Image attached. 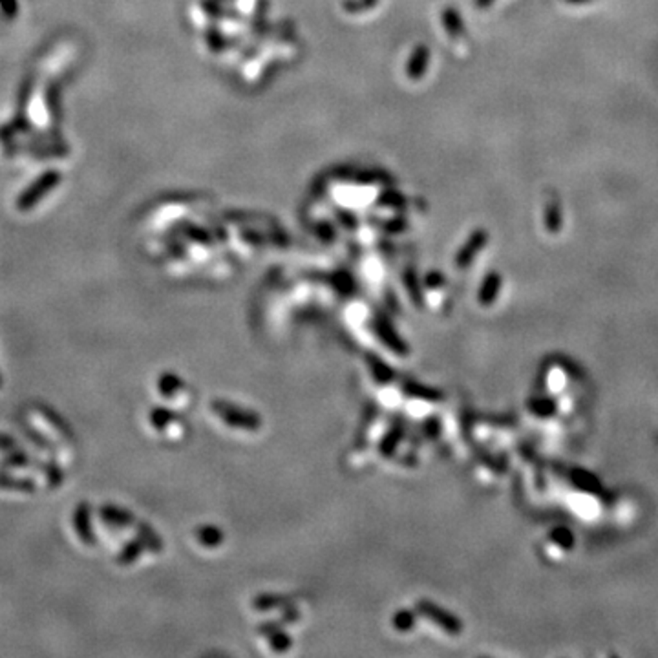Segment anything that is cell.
Segmentation results:
<instances>
[{"mask_svg":"<svg viewBox=\"0 0 658 658\" xmlns=\"http://www.w3.org/2000/svg\"><path fill=\"white\" fill-rule=\"evenodd\" d=\"M392 625L397 629L399 633H408V631H412L413 625H415V613L410 611V609H401V611H397V613L393 614Z\"/></svg>","mask_w":658,"mask_h":658,"instance_id":"17","label":"cell"},{"mask_svg":"<svg viewBox=\"0 0 658 658\" xmlns=\"http://www.w3.org/2000/svg\"><path fill=\"white\" fill-rule=\"evenodd\" d=\"M39 470L46 476L50 488L60 487V483H62V479H64V472H62V468H60L59 462L53 461V459L42 461V465H40Z\"/></svg>","mask_w":658,"mask_h":658,"instance_id":"16","label":"cell"},{"mask_svg":"<svg viewBox=\"0 0 658 658\" xmlns=\"http://www.w3.org/2000/svg\"><path fill=\"white\" fill-rule=\"evenodd\" d=\"M39 412H40V415H42V417L46 419V421L50 422L51 426L55 428V430L60 433V435H64L66 439H71V430H70V426H68V422H66L64 419L60 417V415L55 412V410H51L50 406H42V404H40V406H39Z\"/></svg>","mask_w":658,"mask_h":658,"instance_id":"13","label":"cell"},{"mask_svg":"<svg viewBox=\"0 0 658 658\" xmlns=\"http://www.w3.org/2000/svg\"><path fill=\"white\" fill-rule=\"evenodd\" d=\"M402 392L406 393L408 397L424 399V401H441L442 399V395L438 390L422 386V384H417V382H406V384L402 386Z\"/></svg>","mask_w":658,"mask_h":658,"instance_id":"9","label":"cell"},{"mask_svg":"<svg viewBox=\"0 0 658 658\" xmlns=\"http://www.w3.org/2000/svg\"><path fill=\"white\" fill-rule=\"evenodd\" d=\"M373 326H375V333H377V337L381 338V340L384 342V344H386V346L390 347L393 353H397V355H401V357L408 355L406 342L399 337L397 331L393 329L390 322L384 320V318H381V320L375 322Z\"/></svg>","mask_w":658,"mask_h":658,"instance_id":"5","label":"cell"},{"mask_svg":"<svg viewBox=\"0 0 658 658\" xmlns=\"http://www.w3.org/2000/svg\"><path fill=\"white\" fill-rule=\"evenodd\" d=\"M97 514H99V518L103 519L106 525H110V527L126 528L136 523V516H134L130 510L117 507V505H103V507H99Z\"/></svg>","mask_w":658,"mask_h":658,"instance_id":"4","label":"cell"},{"mask_svg":"<svg viewBox=\"0 0 658 658\" xmlns=\"http://www.w3.org/2000/svg\"><path fill=\"white\" fill-rule=\"evenodd\" d=\"M137 538H141V542L145 543V547L152 551V553H159L163 548V542L159 539V536L146 523H137Z\"/></svg>","mask_w":658,"mask_h":658,"instance_id":"15","label":"cell"},{"mask_svg":"<svg viewBox=\"0 0 658 658\" xmlns=\"http://www.w3.org/2000/svg\"><path fill=\"white\" fill-rule=\"evenodd\" d=\"M0 388H2V375H0Z\"/></svg>","mask_w":658,"mask_h":658,"instance_id":"23","label":"cell"},{"mask_svg":"<svg viewBox=\"0 0 658 658\" xmlns=\"http://www.w3.org/2000/svg\"><path fill=\"white\" fill-rule=\"evenodd\" d=\"M73 528H76V534L79 536V539L83 542V545L86 547H96L97 545V536L94 533V527H92V507L88 503H79L73 510Z\"/></svg>","mask_w":658,"mask_h":658,"instance_id":"3","label":"cell"},{"mask_svg":"<svg viewBox=\"0 0 658 658\" xmlns=\"http://www.w3.org/2000/svg\"><path fill=\"white\" fill-rule=\"evenodd\" d=\"M401 439H402V426L399 424V426L392 428V430L384 435L381 444H379V452H381L382 458H392L393 452L397 450Z\"/></svg>","mask_w":658,"mask_h":658,"instance_id":"14","label":"cell"},{"mask_svg":"<svg viewBox=\"0 0 658 658\" xmlns=\"http://www.w3.org/2000/svg\"><path fill=\"white\" fill-rule=\"evenodd\" d=\"M181 388H183V381L178 377L176 373L166 372L157 379V392H159L163 397H174Z\"/></svg>","mask_w":658,"mask_h":658,"instance_id":"11","label":"cell"},{"mask_svg":"<svg viewBox=\"0 0 658 658\" xmlns=\"http://www.w3.org/2000/svg\"><path fill=\"white\" fill-rule=\"evenodd\" d=\"M284 603H286L284 596H278V594H260V596L254 598L252 605H254L258 611H269V609L282 607Z\"/></svg>","mask_w":658,"mask_h":658,"instance_id":"20","label":"cell"},{"mask_svg":"<svg viewBox=\"0 0 658 658\" xmlns=\"http://www.w3.org/2000/svg\"><path fill=\"white\" fill-rule=\"evenodd\" d=\"M0 490L33 494L37 492V483L31 478H20V476L0 472Z\"/></svg>","mask_w":658,"mask_h":658,"instance_id":"7","label":"cell"},{"mask_svg":"<svg viewBox=\"0 0 658 658\" xmlns=\"http://www.w3.org/2000/svg\"><path fill=\"white\" fill-rule=\"evenodd\" d=\"M143 548H145V543L141 542V538L132 539V542H128L125 547L121 548V553L117 554L116 562L119 563V565H132V563L139 558L141 553H143Z\"/></svg>","mask_w":658,"mask_h":658,"instance_id":"12","label":"cell"},{"mask_svg":"<svg viewBox=\"0 0 658 658\" xmlns=\"http://www.w3.org/2000/svg\"><path fill=\"white\" fill-rule=\"evenodd\" d=\"M415 609H417V613L424 618H428L430 622H433L435 625L444 631L448 634H461L462 631V623L461 620L456 616V614L448 613L447 609L439 607L438 603H433L432 600L422 598L415 603Z\"/></svg>","mask_w":658,"mask_h":658,"instance_id":"2","label":"cell"},{"mask_svg":"<svg viewBox=\"0 0 658 658\" xmlns=\"http://www.w3.org/2000/svg\"><path fill=\"white\" fill-rule=\"evenodd\" d=\"M17 447V441L8 433H0V452L2 450H11V448Z\"/></svg>","mask_w":658,"mask_h":658,"instance_id":"22","label":"cell"},{"mask_svg":"<svg viewBox=\"0 0 658 658\" xmlns=\"http://www.w3.org/2000/svg\"><path fill=\"white\" fill-rule=\"evenodd\" d=\"M269 642H271L272 651H277V653H286L287 649L293 646L291 637L284 633V631H277V633H272L271 639H269Z\"/></svg>","mask_w":658,"mask_h":658,"instance_id":"21","label":"cell"},{"mask_svg":"<svg viewBox=\"0 0 658 658\" xmlns=\"http://www.w3.org/2000/svg\"><path fill=\"white\" fill-rule=\"evenodd\" d=\"M366 361L370 364V370H372L373 377L377 379V382L381 384H388V382H392V379L395 377V373L388 367V364L384 361H381L379 357H375L373 353H367Z\"/></svg>","mask_w":658,"mask_h":658,"instance_id":"10","label":"cell"},{"mask_svg":"<svg viewBox=\"0 0 658 658\" xmlns=\"http://www.w3.org/2000/svg\"><path fill=\"white\" fill-rule=\"evenodd\" d=\"M148 419H150L152 426L156 428V430H165V428L168 426V422L174 419V415H172V412L168 410V408L156 406V408H152Z\"/></svg>","mask_w":658,"mask_h":658,"instance_id":"18","label":"cell"},{"mask_svg":"<svg viewBox=\"0 0 658 658\" xmlns=\"http://www.w3.org/2000/svg\"><path fill=\"white\" fill-rule=\"evenodd\" d=\"M212 410L216 413L218 417H221L223 421L232 428H238V430H247V432H257L261 428V419L258 413L251 412V410H247V408H241L238 404H232L229 401H212Z\"/></svg>","mask_w":658,"mask_h":658,"instance_id":"1","label":"cell"},{"mask_svg":"<svg viewBox=\"0 0 658 658\" xmlns=\"http://www.w3.org/2000/svg\"><path fill=\"white\" fill-rule=\"evenodd\" d=\"M196 538L203 547L214 548L218 547V545H221V542H223V533H221L220 528L214 527V525H201L196 530Z\"/></svg>","mask_w":658,"mask_h":658,"instance_id":"8","label":"cell"},{"mask_svg":"<svg viewBox=\"0 0 658 658\" xmlns=\"http://www.w3.org/2000/svg\"><path fill=\"white\" fill-rule=\"evenodd\" d=\"M24 433L37 448H40V450H44V452H48V453H55V450H57L55 444H53L51 441H48V439H46L40 432H37L35 428L24 426Z\"/></svg>","mask_w":658,"mask_h":658,"instance_id":"19","label":"cell"},{"mask_svg":"<svg viewBox=\"0 0 658 658\" xmlns=\"http://www.w3.org/2000/svg\"><path fill=\"white\" fill-rule=\"evenodd\" d=\"M40 465H42L40 459L24 452V450H15V452L6 453L4 458L0 459V468H37L39 470Z\"/></svg>","mask_w":658,"mask_h":658,"instance_id":"6","label":"cell"}]
</instances>
